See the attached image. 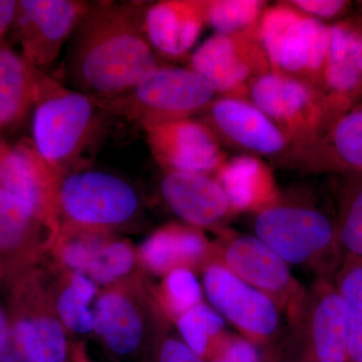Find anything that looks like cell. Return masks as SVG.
<instances>
[{
  "mask_svg": "<svg viewBox=\"0 0 362 362\" xmlns=\"http://www.w3.org/2000/svg\"><path fill=\"white\" fill-rule=\"evenodd\" d=\"M202 284L211 306L243 337L258 345L277 337L282 312L263 292L218 263L204 267Z\"/></svg>",
  "mask_w": 362,
  "mask_h": 362,
  "instance_id": "30bf717a",
  "label": "cell"
},
{
  "mask_svg": "<svg viewBox=\"0 0 362 362\" xmlns=\"http://www.w3.org/2000/svg\"><path fill=\"white\" fill-rule=\"evenodd\" d=\"M216 92L189 68L161 66L120 96L96 100L101 110L145 127L192 118L206 110Z\"/></svg>",
  "mask_w": 362,
  "mask_h": 362,
  "instance_id": "277c9868",
  "label": "cell"
},
{
  "mask_svg": "<svg viewBox=\"0 0 362 362\" xmlns=\"http://www.w3.org/2000/svg\"><path fill=\"white\" fill-rule=\"evenodd\" d=\"M40 223L32 207L0 185V252L23 246Z\"/></svg>",
  "mask_w": 362,
  "mask_h": 362,
  "instance_id": "f546056e",
  "label": "cell"
},
{
  "mask_svg": "<svg viewBox=\"0 0 362 362\" xmlns=\"http://www.w3.org/2000/svg\"><path fill=\"white\" fill-rule=\"evenodd\" d=\"M140 255L145 266L158 274L214 262L213 245L206 237L197 228L180 225L157 230L145 240Z\"/></svg>",
  "mask_w": 362,
  "mask_h": 362,
  "instance_id": "44dd1931",
  "label": "cell"
},
{
  "mask_svg": "<svg viewBox=\"0 0 362 362\" xmlns=\"http://www.w3.org/2000/svg\"><path fill=\"white\" fill-rule=\"evenodd\" d=\"M335 220L341 261H362V173L344 175Z\"/></svg>",
  "mask_w": 362,
  "mask_h": 362,
  "instance_id": "d4e9b609",
  "label": "cell"
},
{
  "mask_svg": "<svg viewBox=\"0 0 362 362\" xmlns=\"http://www.w3.org/2000/svg\"><path fill=\"white\" fill-rule=\"evenodd\" d=\"M333 281L346 309L349 362H362V261H343Z\"/></svg>",
  "mask_w": 362,
  "mask_h": 362,
  "instance_id": "4316f807",
  "label": "cell"
},
{
  "mask_svg": "<svg viewBox=\"0 0 362 362\" xmlns=\"http://www.w3.org/2000/svg\"><path fill=\"white\" fill-rule=\"evenodd\" d=\"M97 293L94 281L86 274L74 272L70 285L59 297L57 309L62 322L80 334L94 330V311L90 303Z\"/></svg>",
  "mask_w": 362,
  "mask_h": 362,
  "instance_id": "f1b7e54d",
  "label": "cell"
},
{
  "mask_svg": "<svg viewBox=\"0 0 362 362\" xmlns=\"http://www.w3.org/2000/svg\"><path fill=\"white\" fill-rule=\"evenodd\" d=\"M18 0H0V47L6 45L16 16Z\"/></svg>",
  "mask_w": 362,
  "mask_h": 362,
  "instance_id": "8d00e7d4",
  "label": "cell"
},
{
  "mask_svg": "<svg viewBox=\"0 0 362 362\" xmlns=\"http://www.w3.org/2000/svg\"><path fill=\"white\" fill-rule=\"evenodd\" d=\"M2 139V131L0 129V140Z\"/></svg>",
  "mask_w": 362,
  "mask_h": 362,
  "instance_id": "b9f144b4",
  "label": "cell"
},
{
  "mask_svg": "<svg viewBox=\"0 0 362 362\" xmlns=\"http://www.w3.org/2000/svg\"><path fill=\"white\" fill-rule=\"evenodd\" d=\"M144 11L137 2H93L66 52L64 71L71 89L112 99L163 66L143 30Z\"/></svg>",
  "mask_w": 362,
  "mask_h": 362,
  "instance_id": "6da1fadb",
  "label": "cell"
},
{
  "mask_svg": "<svg viewBox=\"0 0 362 362\" xmlns=\"http://www.w3.org/2000/svg\"><path fill=\"white\" fill-rule=\"evenodd\" d=\"M62 176L40 156L32 140L11 145L0 140V185L32 207L42 223L54 225L59 214Z\"/></svg>",
  "mask_w": 362,
  "mask_h": 362,
  "instance_id": "9a60e30c",
  "label": "cell"
},
{
  "mask_svg": "<svg viewBox=\"0 0 362 362\" xmlns=\"http://www.w3.org/2000/svg\"><path fill=\"white\" fill-rule=\"evenodd\" d=\"M143 129L152 157L166 173L211 175L228 159L220 140L204 121L185 118Z\"/></svg>",
  "mask_w": 362,
  "mask_h": 362,
  "instance_id": "7c38bea8",
  "label": "cell"
},
{
  "mask_svg": "<svg viewBox=\"0 0 362 362\" xmlns=\"http://www.w3.org/2000/svg\"><path fill=\"white\" fill-rule=\"evenodd\" d=\"M259 28L233 35L214 33L192 54L189 69L220 97L247 100L252 83L272 71Z\"/></svg>",
  "mask_w": 362,
  "mask_h": 362,
  "instance_id": "9c48e42d",
  "label": "cell"
},
{
  "mask_svg": "<svg viewBox=\"0 0 362 362\" xmlns=\"http://www.w3.org/2000/svg\"><path fill=\"white\" fill-rule=\"evenodd\" d=\"M214 262L270 297L292 328L303 314L308 289L293 276L289 265L256 235L223 232L213 245Z\"/></svg>",
  "mask_w": 362,
  "mask_h": 362,
  "instance_id": "8992f818",
  "label": "cell"
},
{
  "mask_svg": "<svg viewBox=\"0 0 362 362\" xmlns=\"http://www.w3.org/2000/svg\"><path fill=\"white\" fill-rule=\"evenodd\" d=\"M359 65H361L362 70V30L361 35V42H359Z\"/></svg>",
  "mask_w": 362,
  "mask_h": 362,
  "instance_id": "ab89813d",
  "label": "cell"
},
{
  "mask_svg": "<svg viewBox=\"0 0 362 362\" xmlns=\"http://www.w3.org/2000/svg\"><path fill=\"white\" fill-rule=\"evenodd\" d=\"M361 30L362 18L329 25L327 58L319 87L327 117L326 129L343 114L362 103Z\"/></svg>",
  "mask_w": 362,
  "mask_h": 362,
  "instance_id": "2e32d148",
  "label": "cell"
},
{
  "mask_svg": "<svg viewBox=\"0 0 362 362\" xmlns=\"http://www.w3.org/2000/svg\"><path fill=\"white\" fill-rule=\"evenodd\" d=\"M214 177L225 190L233 214L259 213L282 194L270 166L251 154L228 157Z\"/></svg>",
  "mask_w": 362,
  "mask_h": 362,
  "instance_id": "d6986e66",
  "label": "cell"
},
{
  "mask_svg": "<svg viewBox=\"0 0 362 362\" xmlns=\"http://www.w3.org/2000/svg\"><path fill=\"white\" fill-rule=\"evenodd\" d=\"M104 240L96 233H85L73 238L66 243L62 252L64 263L71 270L85 274L93 255Z\"/></svg>",
  "mask_w": 362,
  "mask_h": 362,
  "instance_id": "d6a6232c",
  "label": "cell"
},
{
  "mask_svg": "<svg viewBox=\"0 0 362 362\" xmlns=\"http://www.w3.org/2000/svg\"><path fill=\"white\" fill-rule=\"evenodd\" d=\"M204 112V121L221 141L244 154L283 159L294 151L282 131L247 100L216 98Z\"/></svg>",
  "mask_w": 362,
  "mask_h": 362,
  "instance_id": "4fadbf2b",
  "label": "cell"
},
{
  "mask_svg": "<svg viewBox=\"0 0 362 362\" xmlns=\"http://www.w3.org/2000/svg\"><path fill=\"white\" fill-rule=\"evenodd\" d=\"M206 25L204 0H163L145 6L143 30L156 52L181 58Z\"/></svg>",
  "mask_w": 362,
  "mask_h": 362,
  "instance_id": "ac0fdd59",
  "label": "cell"
},
{
  "mask_svg": "<svg viewBox=\"0 0 362 362\" xmlns=\"http://www.w3.org/2000/svg\"><path fill=\"white\" fill-rule=\"evenodd\" d=\"M94 330L112 352L128 356L142 341L141 316L127 297L120 293H107L95 306Z\"/></svg>",
  "mask_w": 362,
  "mask_h": 362,
  "instance_id": "603a6c76",
  "label": "cell"
},
{
  "mask_svg": "<svg viewBox=\"0 0 362 362\" xmlns=\"http://www.w3.org/2000/svg\"><path fill=\"white\" fill-rule=\"evenodd\" d=\"M134 264V254L126 243L105 239L98 247L86 275L94 282L109 284L129 273Z\"/></svg>",
  "mask_w": 362,
  "mask_h": 362,
  "instance_id": "4dcf8cb0",
  "label": "cell"
},
{
  "mask_svg": "<svg viewBox=\"0 0 362 362\" xmlns=\"http://www.w3.org/2000/svg\"><path fill=\"white\" fill-rule=\"evenodd\" d=\"M0 362H30L26 357L16 349L13 341L0 352Z\"/></svg>",
  "mask_w": 362,
  "mask_h": 362,
  "instance_id": "74e56055",
  "label": "cell"
},
{
  "mask_svg": "<svg viewBox=\"0 0 362 362\" xmlns=\"http://www.w3.org/2000/svg\"><path fill=\"white\" fill-rule=\"evenodd\" d=\"M176 324L181 340L201 357L216 354L226 335L225 319L204 302L178 317Z\"/></svg>",
  "mask_w": 362,
  "mask_h": 362,
  "instance_id": "484cf974",
  "label": "cell"
},
{
  "mask_svg": "<svg viewBox=\"0 0 362 362\" xmlns=\"http://www.w3.org/2000/svg\"><path fill=\"white\" fill-rule=\"evenodd\" d=\"M160 189L169 209L192 228H216L233 214L225 190L214 176L166 173Z\"/></svg>",
  "mask_w": 362,
  "mask_h": 362,
  "instance_id": "e0dca14e",
  "label": "cell"
},
{
  "mask_svg": "<svg viewBox=\"0 0 362 362\" xmlns=\"http://www.w3.org/2000/svg\"><path fill=\"white\" fill-rule=\"evenodd\" d=\"M13 341L30 362H66L63 326L49 316L21 319L14 324Z\"/></svg>",
  "mask_w": 362,
  "mask_h": 362,
  "instance_id": "cb8c5ba5",
  "label": "cell"
},
{
  "mask_svg": "<svg viewBox=\"0 0 362 362\" xmlns=\"http://www.w3.org/2000/svg\"><path fill=\"white\" fill-rule=\"evenodd\" d=\"M104 113L94 98L37 69L33 143L58 175L73 170L94 138Z\"/></svg>",
  "mask_w": 362,
  "mask_h": 362,
  "instance_id": "3957f363",
  "label": "cell"
},
{
  "mask_svg": "<svg viewBox=\"0 0 362 362\" xmlns=\"http://www.w3.org/2000/svg\"><path fill=\"white\" fill-rule=\"evenodd\" d=\"M163 298L168 311L178 318L202 302V287L188 268H176L166 274Z\"/></svg>",
  "mask_w": 362,
  "mask_h": 362,
  "instance_id": "1f68e13d",
  "label": "cell"
},
{
  "mask_svg": "<svg viewBox=\"0 0 362 362\" xmlns=\"http://www.w3.org/2000/svg\"><path fill=\"white\" fill-rule=\"evenodd\" d=\"M204 4L206 25L221 35L256 30L267 8L259 0H204Z\"/></svg>",
  "mask_w": 362,
  "mask_h": 362,
  "instance_id": "83f0119b",
  "label": "cell"
},
{
  "mask_svg": "<svg viewBox=\"0 0 362 362\" xmlns=\"http://www.w3.org/2000/svg\"><path fill=\"white\" fill-rule=\"evenodd\" d=\"M259 37L272 71L319 90L329 45V25L298 11L289 1L267 6Z\"/></svg>",
  "mask_w": 362,
  "mask_h": 362,
  "instance_id": "5b68a950",
  "label": "cell"
},
{
  "mask_svg": "<svg viewBox=\"0 0 362 362\" xmlns=\"http://www.w3.org/2000/svg\"><path fill=\"white\" fill-rule=\"evenodd\" d=\"M158 362H204L182 340L168 337L162 342Z\"/></svg>",
  "mask_w": 362,
  "mask_h": 362,
  "instance_id": "d590c367",
  "label": "cell"
},
{
  "mask_svg": "<svg viewBox=\"0 0 362 362\" xmlns=\"http://www.w3.org/2000/svg\"><path fill=\"white\" fill-rule=\"evenodd\" d=\"M289 2L298 11L323 23L340 18L352 4L345 0H293Z\"/></svg>",
  "mask_w": 362,
  "mask_h": 362,
  "instance_id": "836d02e7",
  "label": "cell"
},
{
  "mask_svg": "<svg viewBox=\"0 0 362 362\" xmlns=\"http://www.w3.org/2000/svg\"><path fill=\"white\" fill-rule=\"evenodd\" d=\"M216 356L223 357L226 362H259L257 345L245 337L233 335H226Z\"/></svg>",
  "mask_w": 362,
  "mask_h": 362,
  "instance_id": "e575fe53",
  "label": "cell"
},
{
  "mask_svg": "<svg viewBox=\"0 0 362 362\" xmlns=\"http://www.w3.org/2000/svg\"><path fill=\"white\" fill-rule=\"evenodd\" d=\"M247 100L282 131L296 163L327 127L322 95L297 78L267 73L252 83Z\"/></svg>",
  "mask_w": 362,
  "mask_h": 362,
  "instance_id": "52a82bcc",
  "label": "cell"
},
{
  "mask_svg": "<svg viewBox=\"0 0 362 362\" xmlns=\"http://www.w3.org/2000/svg\"><path fill=\"white\" fill-rule=\"evenodd\" d=\"M305 345L306 362H349L346 309L331 278H317L308 288L303 314L296 327Z\"/></svg>",
  "mask_w": 362,
  "mask_h": 362,
  "instance_id": "5bb4252c",
  "label": "cell"
},
{
  "mask_svg": "<svg viewBox=\"0 0 362 362\" xmlns=\"http://www.w3.org/2000/svg\"><path fill=\"white\" fill-rule=\"evenodd\" d=\"M254 230L288 265L310 269L317 278H334L341 265L337 220L310 199L281 194L256 214Z\"/></svg>",
  "mask_w": 362,
  "mask_h": 362,
  "instance_id": "7a4b0ae2",
  "label": "cell"
},
{
  "mask_svg": "<svg viewBox=\"0 0 362 362\" xmlns=\"http://www.w3.org/2000/svg\"><path fill=\"white\" fill-rule=\"evenodd\" d=\"M59 214L71 226L84 228H115L133 220L139 211L135 188L102 170H71L62 176Z\"/></svg>",
  "mask_w": 362,
  "mask_h": 362,
  "instance_id": "ba28073f",
  "label": "cell"
},
{
  "mask_svg": "<svg viewBox=\"0 0 362 362\" xmlns=\"http://www.w3.org/2000/svg\"><path fill=\"white\" fill-rule=\"evenodd\" d=\"M37 66L7 45L0 47V129L16 130L35 107Z\"/></svg>",
  "mask_w": 362,
  "mask_h": 362,
  "instance_id": "7402d4cb",
  "label": "cell"
},
{
  "mask_svg": "<svg viewBox=\"0 0 362 362\" xmlns=\"http://www.w3.org/2000/svg\"><path fill=\"white\" fill-rule=\"evenodd\" d=\"M211 362H226L225 359L223 358V357L216 356H214V358L213 359V361Z\"/></svg>",
  "mask_w": 362,
  "mask_h": 362,
  "instance_id": "60d3db41",
  "label": "cell"
},
{
  "mask_svg": "<svg viewBox=\"0 0 362 362\" xmlns=\"http://www.w3.org/2000/svg\"><path fill=\"white\" fill-rule=\"evenodd\" d=\"M82 0H18L11 35L30 65H51L92 6Z\"/></svg>",
  "mask_w": 362,
  "mask_h": 362,
  "instance_id": "8fae6325",
  "label": "cell"
},
{
  "mask_svg": "<svg viewBox=\"0 0 362 362\" xmlns=\"http://www.w3.org/2000/svg\"><path fill=\"white\" fill-rule=\"evenodd\" d=\"M13 341V334L4 314L0 311V352Z\"/></svg>",
  "mask_w": 362,
  "mask_h": 362,
  "instance_id": "f35d334b",
  "label": "cell"
},
{
  "mask_svg": "<svg viewBox=\"0 0 362 362\" xmlns=\"http://www.w3.org/2000/svg\"><path fill=\"white\" fill-rule=\"evenodd\" d=\"M297 165L314 173H362V103L331 124Z\"/></svg>",
  "mask_w": 362,
  "mask_h": 362,
  "instance_id": "ffe728a7",
  "label": "cell"
}]
</instances>
